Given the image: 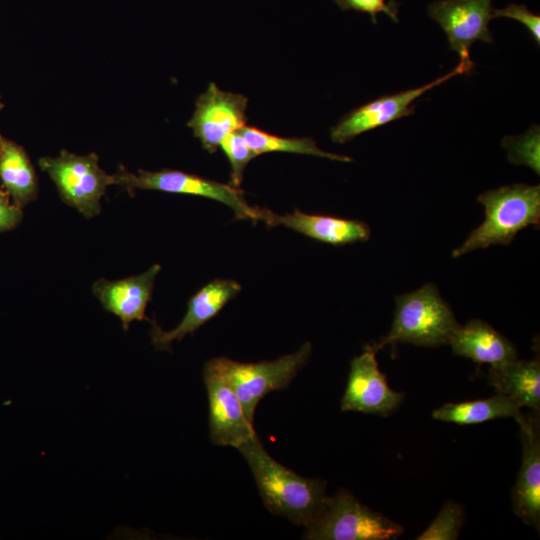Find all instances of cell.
<instances>
[{"mask_svg": "<svg viewBox=\"0 0 540 540\" xmlns=\"http://www.w3.org/2000/svg\"><path fill=\"white\" fill-rule=\"evenodd\" d=\"M375 354L373 347L366 345L363 353L351 360L342 411L388 416L402 403L404 394L389 387Z\"/></svg>", "mask_w": 540, "mask_h": 540, "instance_id": "8fae6325", "label": "cell"}, {"mask_svg": "<svg viewBox=\"0 0 540 540\" xmlns=\"http://www.w3.org/2000/svg\"><path fill=\"white\" fill-rule=\"evenodd\" d=\"M111 181L112 185L120 186L131 195L141 189L209 198L231 208L237 219L258 221L259 208L251 207L239 188L195 174L171 169H139L137 173H132L124 166H119L117 172L111 175Z\"/></svg>", "mask_w": 540, "mask_h": 540, "instance_id": "8992f818", "label": "cell"}, {"mask_svg": "<svg viewBox=\"0 0 540 540\" xmlns=\"http://www.w3.org/2000/svg\"><path fill=\"white\" fill-rule=\"evenodd\" d=\"M459 325L437 287L428 283L413 292L396 297L395 315L390 331L381 341L371 346L376 352L384 346L397 343L440 346L448 344Z\"/></svg>", "mask_w": 540, "mask_h": 540, "instance_id": "3957f363", "label": "cell"}, {"mask_svg": "<svg viewBox=\"0 0 540 540\" xmlns=\"http://www.w3.org/2000/svg\"><path fill=\"white\" fill-rule=\"evenodd\" d=\"M238 451L248 463L271 513L305 528L323 513L330 499L325 480L305 478L283 466L268 454L258 437Z\"/></svg>", "mask_w": 540, "mask_h": 540, "instance_id": "6da1fadb", "label": "cell"}, {"mask_svg": "<svg viewBox=\"0 0 540 540\" xmlns=\"http://www.w3.org/2000/svg\"><path fill=\"white\" fill-rule=\"evenodd\" d=\"M489 384L521 408H540V362L539 359L518 358L500 366L490 367Z\"/></svg>", "mask_w": 540, "mask_h": 540, "instance_id": "ac0fdd59", "label": "cell"}, {"mask_svg": "<svg viewBox=\"0 0 540 540\" xmlns=\"http://www.w3.org/2000/svg\"><path fill=\"white\" fill-rule=\"evenodd\" d=\"M495 17H506L521 22L539 45L540 17L532 13L525 5L512 3L503 9H493V18Z\"/></svg>", "mask_w": 540, "mask_h": 540, "instance_id": "484cf974", "label": "cell"}, {"mask_svg": "<svg viewBox=\"0 0 540 540\" xmlns=\"http://www.w3.org/2000/svg\"><path fill=\"white\" fill-rule=\"evenodd\" d=\"M432 417L439 421L470 425L505 417H512L517 423H520L524 414L517 403L497 393V395L486 399L446 403L435 409L432 412Z\"/></svg>", "mask_w": 540, "mask_h": 540, "instance_id": "ffe728a7", "label": "cell"}, {"mask_svg": "<svg viewBox=\"0 0 540 540\" xmlns=\"http://www.w3.org/2000/svg\"><path fill=\"white\" fill-rule=\"evenodd\" d=\"M404 528L362 504L353 494L340 489L323 513L306 527L303 538L309 540H391Z\"/></svg>", "mask_w": 540, "mask_h": 540, "instance_id": "5b68a950", "label": "cell"}, {"mask_svg": "<svg viewBox=\"0 0 540 540\" xmlns=\"http://www.w3.org/2000/svg\"><path fill=\"white\" fill-rule=\"evenodd\" d=\"M239 132L257 155L268 152H287L312 155L341 162L352 161L348 156L321 150L311 138L280 137L247 125L240 128Z\"/></svg>", "mask_w": 540, "mask_h": 540, "instance_id": "44dd1931", "label": "cell"}, {"mask_svg": "<svg viewBox=\"0 0 540 540\" xmlns=\"http://www.w3.org/2000/svg\"><path fill=\"white\" fill-rule=\"evenodd\" d=\"M485 208L483 223L452 252L454 258L491 245H509L523 228L540 223V186L516 183L478 197Z\"/></svg>", "mask_w": 540, "mask_h": 540, "instance_id": "7a4b0ae2", "label": "cell"}, {"mask_svg": "<svg viewBox=\"0 0 540 540\" xmlns=\"http://www.w3.org/2000/svg\"><path fill=\"white\" fill-rule=\"evenodd\" d=\"M473 67L460 61L448 74L422 87L386 95L350 111L331 129L332 141L346 143L364 132L413 114L412 103L417 98L456 75L470 73Z\"/></svg>", "mask_w": 540, "mask_h": 540, "instance_id": "ba28073f", "label": "cell"}, {"mask_svg": "<svg viewBox=\"0 0 540 540\" xmlns=\"http://www.w3.org/2000/svg\"><path fill=\"white\" fill-rule=\"evenodd\" d=\"M22 218V209L10 201L6 191L0 189V232L14 229Z\"/></svg>", "mask_w": 540, "mask_h": 540, "instance_id": "4316f807", "label": "cell"}, {"mask_svg": "<svg viewBox=\"0 0 540 540\" xmlns=\"http://www.w3.org/2000/svg\"><path fill=\"white\" fill-rule=\"evenodd\" d=\"M448 344L455 355L496 367L517 359L514 345L488 323L473 319L459 325Z\"/></svg>", "mask_w": 540, "mask_h": 540, "instance_id": "e0dca14e", "label": "cell"}, {"mask_svg": "<svg viewBox=\"0 0 540 540\" xmlns=\"http://www.w3.org/2000/svg\"><path fill=\"white\" fill-rule=\"evenodd\" d=\"M464 519L463 507L454 501H447L436 518L417 539L455 540L458 538Z\"/></svg>", "mask_w": 540, "mask_h": 540, "instance_id": "7402d4cb", "label": "cell"}, {"mask_svg": "<svg viewBox=\"0 0 540 540\" xmlns=\"http://www.w3.org/2000/svg\"><path fill=\"white\" fill-rule=\"evenodd\" d=\"M4 108V104L3 102L1 101V95H0V111Z\"/></svg>", "mask_w": 540, "mask_h": 540, "instance_id": "83f0119b", "label": "cell"}, {"mask_svg": "<svg viewBox=\"0 0 540 540\" xmlns=\"http://www.w3.org/2000/svg\"><path fill=\"white\" fill-rule=\"evenodd\" d=\"M428 14L446 33L450 50L467 65L474 66L469 52L475 41H493L488 28L493 18L491 0H440L429 5Z\"/></svg>", "mask_w": 540, "mask_h": 540, "instance_id": "9c48e42d", "label": "cell"}, {"mask_svg": "<svg viewBox=\"0 0 540 540\" xmlns=\"http://www.w3.org/2000/svg\"><path fill=\"white\" fill-rule=\"evenodd\" d=\"M247 103L244 95L223 91L210 83L198 97L188 126L202 147L214 153L228 134L246 125Z\"/></svg>", "mask_w": 540, "mask_h": 540, "instance_id": "30bf717a", "label": "cell"}, {"mask_svg": "<svg viewBox=\"0 0 540 540\" xmlns=\"http://www.w3.org/2000/svg\"><path fill=\"white\" fill-rule=\"evenodd\" d=\"M312 345L306 342L296 352L275 360L242 363L226 357L206 362L221 375L239 397L247 418L254 423L255 410L268 393L286 388L306 365Z\"/></svg>", "mask_w": 540, "mask_h": 540, "instance_id": "277c9868", "label": "cell"}, {"mask_svg": "<svg viewBox=\"0 0 540 540\" xmlns=\"http://www.w3.org/2000/svg\"><path fill=\"white\" fill-rule=\"evenodd\" d=\"M95 153L77 155L62 149L56 157H42L39 167L55 183L60 198L75 208L85 218H92L101 211V199L111 175L99 166Z\"/></svg>", "mask_w": 540, "mask_h": 540, "instance_id": "52a82bcc", "label": "cell"}, {"mask_svg": "<svg viewBox=\"0 0 540 540\" xmlns=\"http://www.w3.org/2000/svg\"><path fill=\"white\" fill-rule=\"evenodd\" d=\"M219 148L224 152L231 167L229 184L239 188L247 164L258 155L248 145L239 130L228 134L220 143Z\"/></svg>", "mask_w": 540, "mask_h": 540, "instance_id": "603a6c76", "label": "cell"}, {"mask_svg": "<svg viewBox=\"0 0 540 540\" xmlns=\"http://www.w3.org/2000/svg\"><path fill=\"white\" fill-rule=\"evenodd\" d=\"M241 291V285L231 279H214L204 285L188 301L187 311L181 322L172 330L164 331L156 321H151L150 338L157 350L171 351V344L193 334L208 322Z\"/></svg>", "mask_w": 540, "mask_h": 540, "instance_id": "5bb4252c", "label": "cell"}, {"mask_svg": "<svg viewBox=\"0 0 540 540\" xmlns=\"http://www.w3.org/2000/svg\"><path fill=\"white\" fill-rule=\"evenodd\" d=\"M522 463L512 488L514 513L527 525L540 529V417L539 410L524 414L518 423Z\"/></svg>", "mask_w": 540, "mask_h": 540, "instance_id": "4fadbf2b", "label": "cell"}, {"mask_svg": "<svg viewBox=\"0 0 540 540\" xmlns=\"http://www.w3.org/2000/svg\"><path fill=\"white\" fill-rule=\"evenodd\" d=\"M0 180L12 203L21 209L38 196V178L27 152L1 134Z\"/></svg>", "mask_w": 540, "mask_h": 540, "instance_id": "d6986e66", "label": "cell"}, {"mask_svg": "<svg viewBox=\"0 0 540 540\" xmlns=\"http://www.w3.org/2000/svg\"><path fill=\"white\" fill-rule=\"evenodd\" d=\"M203 378L208 395L209 429L213 444L236 449L258 436L232 386L206 366Z\"/></svg>", "mask_w": 540, "mask_h": 540, "instance_id": "7c38bea8", "label": "cell"}, {"mask_svg": "<svg viewBox=\"0 0 540 540\" xmlns=\"http://www.w3.org/2000/svg\"><path fill=\"white\" fill-rule=\"evenodd\" d=\"M342 9H352L355 11L368 13L374 23L377 22L379 13L387 14L393 21L398 22V9L395 2H386V0H334Z\"/></svg>", "mask_w": 540, "mask_h": 540, "instance_id": "d4e9b609", "label": "cell"}, {"mask_svg": "<svg viewBox=\"0 0 540 540\" xmlns=\"http://www.w3.org/2000/svg\"><path fill=\"white\" fill-rule=\"evenodd\" d=\"M539 142V128L534 126L522 136L506 137L502 144L511 163L526 165L539 174Z\"/></svg>", "mask_w": 540, "mask_h": 540, "instance_id": "cb8c5ba5", "label": "cell"}, {"mask_svg": "<svg viewBox=\"0 0 540 540\" xmlns=\"http://www.w3.org/2000/svg\"><path fill=\"white\" fill-rule=\"evenodd\" d=\"M258 221L268 226H284L312 239L331 245L363 242L370 237L369 226L359 220L307 214L298 209L289 214H276L259 208Z\"/></svg>", "mask_w": 540, "mask_h": 540, "instance_id": "2e32d148", "label": "cell"}, {"mask_svg": "<svg viewBox=\"0 0 540 540\" xmlns=\"http://www.w3.org/2000/svg\"><path fill=\"white\" fill-rule=\"evenodd\" d=\"M160 270V265L154 264L145 272L127 278L114 281L101 278L93 283L92 291L103 308L117 316L123 329L128 330L134 321H150L145 312Z\"/></svg>", "mask_w": 540, "mask_h": 540, "instance_id": "9a60e30c", "label": "cell"}]
</instances>
